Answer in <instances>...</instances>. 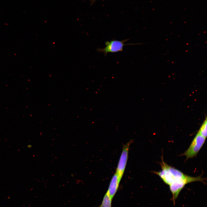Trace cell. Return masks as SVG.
I'll return each mask as SVG.
<instances>
[{"mask_svg":"<svg viewBox=\"0 0 207 207\" xmlns=\"http://www.w3.org/2000/svg\"><path fill=\"white\" fill-rule=\"evenodd\" d=\"M160 164L162 170L153 172L158 176L164 182L169 186L172 194H179L187 184L198 181L199 177H192L186 175L180 170L168 165L164 161L162 157Z\"/></svg>","mask_w":207,"mask_h":207,"instance_id":"1","label":"cell"},{"mask_svg":"<svg viewBox=\"0 0 207 207\" xmlns=\"http://www.w3.org/2000/svg\"><path fill=\"white\" fill-rule=\"evenodd\" d=\"M129 40V39L122 41L112 39L110 41H106L105 43V47L103 48H97V51L99 53H103L104 56H106L109 53H116L122 51L125 45L141 44L140 43L125 44L124 43Z\"/></svg>","mask_w":207,"mask_h":207,"instance_id":"2","label":"cell"},{"mask_svg":"<svg viewBox=\"0 0 207 207\" xmlns=\"http://www.w3.org/2000/svg\"><path fill=\"white\" fill-rule=\"evenodd\" d=\"M206 139L197 133L188 149L181 155L185 156L187 159L196 157L203 146Z\"/></svg>","mask_w":207,"mask_h":207,"instance_id":"3","label":"cell"},{"mask_svg":"<svg viewBox=\"0 0 207 207\" xmlns=\"http://www.w3.org/2000/svg\"><path fill=\"white\" fill-rule=\"evenodd\" d=\"M132 141L123 145L122 152L120 156L115 173L122 178L123 175L128 158V154L130 145Z\"/></svg>","mask_w":207,"mask_h":207,"instance_id":"4","label":"cell"},{"mask_svg":"<svg viewBox=\"0 0 207 207\" xmlns=\"http://www.w3.org/2000/svg\"><path fill=\"white\" fill-rule=\"evenodd\" d=\"M121 179L115 173L111 179L107 191L112 200L118 190Z\"/></svg>","mask_w":207,"mask_h":207,"instance_id":"5","label":"cell"},{"mask_svg":"<svg viewBox=\"0 0 207 207\" xmlns=\"http://www.w3.org/2000/svg\"><path fill=\"white\" fill-rule=\"evenodd\" d=\"M112 200L107 191L104 195L101 204L98 207H112Z\"/></svg>","mask_w":207,"mask_h":207,"instance_id":"6","label":"cell"},{"mask_svg":"<svg viewBox=\"0 0 207 207\" xmlns=\"http://www.w3.org/2000/svg\"><path fill=\"white\" fill-rule=\"evenodd\" d=\"M207 119L206 118L198 132V133L206 138L207 135Z\"/></svg>","mask_w":207,"mask_h":207,"instance_id":"7","label":"cell"},{"mask_svg":"<svg viewBox=\"0 0 207 207\" xmlns=\"http://www.w3.org/2000/svg\"><path fill=\"white\" fill-rule=\"evenodd\" d=\"M89 0L91 2V4H93V3L94 2V1L96 0Z\"/></svg>","mask_w":207,"mask_h":207,"instance_id":"8","label":"cell"}]
</instances>
